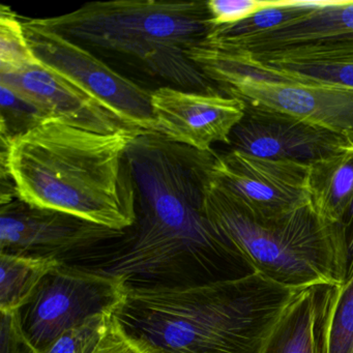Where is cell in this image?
I'll list each match as a JSON object with an SVG mask.
<instances>
[{
    "instance_id": "6da1fadb",
    "label": "cell",
    "mask_w": 353,
    "mask_h": 353,
    "mask_svg": "<svg viewBox=\"0 0 353 353\" xmlns=\"http://www.w3.org/2000/svg\"><path fill=\"white\" fill-rule=\"evenodd\" d=\"M216 152H200L156 132L138 134L127 150L136 222L94 268L129 286H189L243 276V264L205 214Z\"/></svg>"
},
{
    "instance_id": "7a4b0ae2",
    "label": "cell",
    "mask_w": 353,
    "mask_h": 353,
    "mask_svg": "<svg viewBox=\"0 0 353 353\" xmlns=\"http://www.w3.org/2000/svg\"><path fill=\"white\" fill-rule=\"evenodd\" d=\"M305 289L258 272L189 286H129L114 312L152 353H265Z\"/></svg>"
},
{
    "instance_id": "3957f363",
    "label": "cell",
    "mask_w": 353,
    "mask_h": 353,
    "mask_svg": "<svg viewBox=\"0 0 353 353\" xmlns=\"http://www.w3.org/2000/svg\"><path fill=\"white\" fill-rule=\"evenodd\" d=\"M141 132L101 134L49 119L1 141V177L11 176L28 205L125 231L136 222L127 150Z\"/></svg>"
},
{
    "instance_id": "277c9868",
    "label": "cell",
    "mask_w": 353,
    "mask_h": 353,
    "mask_svg": "<svg viewBox=\"0 0 353 353\" xmlns=\"http://www.w3.org/2000/svg\"><path fill=\"white\" fill-rule=\"evenodd\" d=\"M37 21L142 88L222 94L188 55L214 28L208 0L98 1Z\"/></svg>"
},
{
    "instance_id": "5b68a950",
    "label": "cell",
    "mask_w": 353,
    "mask_h": 353,
    "mask_svg": "<svg viewBox=\"0 0 353 353\" xmlns=\"http://www.w3.org/2000/svg\"><path fill=\"white\" fill-rule=\"evenodd\" d=\"M204 205L210 224L252 272L296 289L342 286L346 281L348 251L342 223L324 220L310 204L264 216L212 177Z\"/></svg>"
},
{
    "instance_id": "8992f818",
    "label": "cell",
    "mask_w": 353,
    "mask_h": 353,
    "mask_svg": "<svg viewBox=\"0 0 353 353\" xmlns=\"http://www.w3.org/2000/svg\"><path fill=\"white\" fill-rule=\"evenodd\" d=\"M188 55L223 94L292 115L353 144V88L293 79L203 44Z\"/></svg>"
},
{
    "instance_id": "52a82bcc",
    "label": "cell",
    "mask_w": 353,
    "mask_h": 353,
    "mask_svg": "<svg viewBox=\"0 0 353 353\" xmlns=\"http://www.w3.org/2000/svg\"><path fill=\"white\" fill-rule=\"evenodd\" d=\"M125 278L63 262L41 282L19 311L22 328L37 350L65 330L100 313L114 314L127 294Z\"/></svg>"
},
{
    "instance_id": "ba28073f",
    "label": "cell",
    "mask_w": 353,
    "mask_h": 353,
    "mask_svg": "<svg viewBox=\"0 0 353 353\" xmlns=\"http://www.w3.org/2000/svg\"><path fill=\"white\" fill-rule=\"evenodd\" d=\"M22 24L30 48L47 69L83 90L132 129L156 132L152 92L37 19L24 20Z\"/></svg>"
},
{
    "instance_id": "9c48e42d",
    "label": "cell",
    "mask_w": 353,
    "mask_h": 353,
    "mask_svg": "<svg viewBox=\"0 0 353 353\" xmlns=\"http://www.w3.org/2000/svg\"><path fill=\"white\" fill-rule=\"evenodd\" d=\"M125 233L65 212L34 208L19 198L3 204L0 210L3 254L65 261L67 255L108 245Z\"/></svg>"
},
{
    "instance_id": "30bf717a",
    "label": "cell",
    "mask_w": 353,
    "mask_h": 353,
    "mask_svg": "<svg viewBox=\"0 0 353 353\" xmlns=\"http://www.w3.org/2000/svg\"><path fill=\"white\" fill-rule=\"evenodd\" d=\"M307 170L303 163L230 150L214 157L212 179L258 214L278 216L310 204Z\"/></svg>"
},
{
    "instance_id": "8fae6325",
    "label": "cell",
    "mask_w": 353,
    "mask_h": 353,
    "mask_svg": "<svg viewBox=\"0 0 353 353\" xmlns=\"http://www.w3.org/2000/svg\"><path fill=\"white\" fill-rule=\"evenodd\" d=\"M230 150L259 158L311 164L352 148L346 138L287 113L245 103Z\"/></svg>"
},
{
    "instance_id": "7c38bea8",
    "label": "cell",
    "mask_w": 353,
    "mask_h": 353,
    "mask_svg": "<svg viewBox=\"0 0 353 353\" xmlns=\"http://www.w3.org/2000/svg\"><path fill=\"white\" fill-rule=\"evenodd\" d=\"M156 133L200 152L214 143L229 145L230 135L245 114V103L223 94L160 88L152 92Z\"/></svg>"
},
{
    "instance_id": "4fadbf2b",
    "label": "cell",
    "mask_w": 353,
    "mask_h": 353,
    "mask_svg": "<svg viewBox=\"0 0 353 353\" xmlns=\"http://www.w3.org/2000/svg\"><path fill=\"white\" fill-rule=\"evenodd\" d=\"M0 82L36 103L52 119H63L75 127L101 134L134 130L98 101L42 63L17 73L0 74Z\"/></svg>"
},
{
    "instance_id": "5bb4252c",
    "label": "cell",
    "mask_w": 353,
    "mask_h": 353,
    "mask_svg": "<svg viewBox=\"0 0 353 353\" xmlns=\"http://www.w3.org/2000/svg\"><path fill=\"white\" fill-rule=\"evenodd\" d=\"M307 13L276 30L210 48L256 54L296 45L353 39V0H307Z\"/></svg>"
},
{
    "instance_id": "9a60e30c",
    "label": "cell",
    "mask_w": 353,
    "mask_h": 353,
    "mask_svg": "<svg viewBox=\"0 0 353 353\" xmlns=\"http://www.w3.org/2000/svg\"><path fill=\"white\" fill-rule=\"evenodd\" d=\"M226 53L293 79L353 88V39L296 45L256 54Z\"/></svg>"
},
{
    "instance_id": "2e32d148",
    "label": "cell",
    "mask_w": 353,
    "mask_h": 353,
    "mask_svg": "<svg viewBox=\"0 0 353 353\" xmlns=\"http://www.w3.org/2000/svg\"><path fill=\"white\" fill-rule=\"evenodd\" d=\"M307 187L316 214L342 223L353 199V146L309 164Z\"/></svg>"
},
{
    "instance_id": "e0dca14e",
    "label": "cell",
    "mask_w": 353,
    "mask_h": 353,
    "mask_svg": "<svg viewBox=\"0 0 353 353\" xmlns=\"http://www.w3.org/2000/svg\"><path fill=\"white\" fill-rule=\"evenodd\" d=\"M328 286L305 289L283 318L265 353H320V325Z\"/></svg>"
},
{
    "instance_id": "ac0fdd59",
    "label": "cell",
    "mask_w": 353,
    "mask_h": 353,
    "mask_svg": "<svg viewBox=\"0 0 353 353\" xmlns=\"http://www.w3.org/2000/svg\"><path fill=\"white\" fill-rule=\"evenodd\" d=\"M63 261L0 253V312H19L36 292L43 279Z\"/></svg>"
},
{
    "instance_id": "d6986e66",
    "label": "cell",
    "mask_w": 353,
    "mask_h": 353,
    "mask_svg": "<svg viewBox=\"0 0 353 353\" xmlns=\"http://www.w3.org/2000/svg\"><path fill=\"white\" fill-rule=\"evenodd\" d=\"M320 353H353V276L327 287L320 325Z\"/></svg>"
},
{
    "instance_id": "ffe728a7",
    "label": "cell",
    "mask_w": 353,
    "mask_h": 353,
    "mask_svg": "<svg viewBox=\"0 0 353 353\" xmlns=\"http://www.w3.org/2000/svg\"><path fill=\"white\" fill-rule=\"evenodd\" d=\"M307 0H270L268 7L248 19L230 26H214L203 45L216 46L276 30L307 13Z\"/></svg>"
},
{
    "instance_id": "44dd1931",
    "label": "cell",
    "mask_w": 353,
    "mask_h": 353,
    "mask_svg": "<svg viewBox=\"0 0 353 353\" xmlns=\"http://www.w3.org/2000/svg\"><path fill=\"white\" fill-rule=\"evenodd\" d=\"M1 102V141L10 142L26 135L34 128L52 119L36 103L0 82Z\"/></svg>"
},
{
    "instance_id": "7402d4cb",
    "label": "cell",
    "mask_w": 353,
    "mask_h": 353,
    "mask_svg": "<svg viewBox=\"0 0 353 353\" xmlns=\"http://www.w3.org/2000/svg\"><path fill=\"white\" fill-rule=\"evenodd\" d=\"M28 44L22 21L9 7L0 10V74H14L41 65Z\"/></svg>"
},
{
    "instance_id": "603a6c76",
    "label": "cell",
    "mask_w": 353,
    "mask_h": 353,
    "mask_svg": "<svg viewBox=\"0 0 353 353\" xmlns=\"http://www.w3.org/2000/svg\"><path fill=\"white\" fill-rule=\"evenodd\" d=\"M113 314L100 313L57 336L37 353H94L112 322Z\"/></svg>"
},
{
    "instance_id": "cb8c5ba5",
    "label": "cell",
    "mask_w": 353,
    "mask_h": 353,
    "mask_svg": "<svg viewBox=\"0 0 353 353\" xmlns=\"http://www.w3.org/2000/svg\"><path fill=\"white\" fill-rule=\"evenodd\" d=\"M270 0H208V11L214 26H230L248 19L265 9Z\"/></svg>"
},
{
    "instance_id": "d4e9b609",
    "label": "cell",
    "mask_w": 353,
    "mask_h": 353,
    "mask_svg": "<svg viewBox=\"0 0 353 353\" xmlns=\"http://www.w3.org/2000/svg\"><path fill=\"white\" fill-rule=\"evenodd\" d=\"M0 336L1 352L0 353H37L22 328L19 312L1 313Z\"/></svg>"
},
{
    "instance_id": "484cf974",
    "label": "cell",
    "mask_w": 353,
    "mask_h": 353,
    "mask_svg": "<svg viewBox=\"0 0 353 353\" xmlns=\"http://www.w3.org/2000/svg\"><path fill=\"white\" fill-rule=\"evenodd\" d=\"M94 353H152L132 339L113 315L109 330Z\"/></svg>"
},
{
    "instance_id": "4316f807",
    "label": "cell",
    "mask_w": 353,
    "mask_h": 353,
    "mask_svg": "<svg viewBox=\"0 0 353 353\" xmlns=\"http://www.w3.org/2000/svg\"><path fill=\"white\" fill-rule=\"evenodd\" d=\"M343 228L346 237L347 251H348V270L346 281L353 276V199L347 210L342 221ZM345 281V282H346Z\"/></svg>"
}]
</instances>
